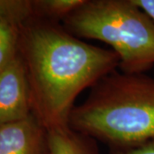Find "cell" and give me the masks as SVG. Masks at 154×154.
<instances>
[{"label":"cell","mask_w":154,"mask_h":154,"mask_svg":"<svg viewBox=\"0 0 154 154\" xmlns=\"http://www.w3.org/2000/svg\"><path fill=\"white\" fill-rule=\"evenodd\" d=\"M33 115L47 131L69 127L77 96L119 68L112 50L88 44L60 22L33 17L21 28Z\"/></svg>","instance_id":"cell-1"},{"label":"cell","mask_w":154,"mask_h":154,"mask_svg":"<svg viewBox=\"0 0 154 154\" xmlns=\"http://www.w3.org/2000/svg\"><path fill=\"white\" fill-rule=\"evenodd\" d=\"M63 26L77 38L112 47L126 74H144L154 66V21L134 0H85Z\"/></svg>","instance_id":"cell-3"},{"label":"cell","mask_w":154,"mask_h":154,"mask_svg":"<svg viewBox=\"0 0 154 154\" xmlns=\"http://www.w3.org/2000/svg\"><path fill=\"white\" fill-rule=\"evenodd\" d=\"M31 114L33 113L27 71L18 54L0 73V126L21 121Z\"/></svg>","instance_id":"cell-4"},{"label":"cell","mask_w":154,"mask_h":154,"mask_svg":"<svg viewBox=\"0 0 154 154\" xmlns=\"http://www.w3.org/2000/svg\"><path fill=\"white\" fill-rule=\"evenodd\" d=\"M134 2L154 21V0H134Z\"/></svg>","instance_id":"cell-11"},{"label":"cell","mask_w":154,"mask_h":154,"mask_svg":"<svg viewBox=\"0 0 154 154\" xmlns=\"http://www.w3.org/2000/svg\"><path fill=\"white\" fill-rule=\"evenodd\" d=\"M85 0H36L33 1L34 17L60 22Z\"/></svg>","instance_id":"cell-7"},{"label":"cell","mask_w":154,"mask_h":154,"mask_svg":"<svg viewBox=\"0 0 154 154\" xmlns=\"http://www.w3.org/2000/svg\"><path fill=\"white\" fill-rule=\"evenodd\" d=\"M51 154H99L96 140L69 127L48 131Z\"/></svg>","instance_id":"cell-6"},{"label":"cell","mask_w":154,"mask_h":154,"mask_svg":"<svg viewBox=\"0 0 154 154\" xmlns=\"http://www.w3.org/2000/svg\"><path fill=\"white\" fill-rule=\"evenodd\" d=\"M34 17L33 1L0 0V20L22 28Z\"/></svg>","instance_id":"cell-9"},{"label":"cell","mask_w":154,"mask_h":154,"mask_svg":"<svg viewBox=\"0 0 154 154\" xmlns=\"http://www.w3.org/2000/svg\"><path fill=\"white\" fill-rule=\"evenodd\" d=\"M0 154H51L48 131L33 114L2 125Z\"/></svg>","instance_id":"cell-5"},{"label":"cell","mask_w":154,"mask_h":154,"mask_svg":"<svg viewBox=\"0 0 154 154\" xmlns=\"http://www.w3.org/2000/svg\"><path fill=\"white\" fill-rule=\"evenodd\" d=\"M21 28L0 20V73L19 54Z\"/></svg>","instance_id":"cell-8"},{"label":"cell","mask_w":154,"mask_h":154,"mask_svg":"<svg viewBox=\"0 0 154 154\" xmlns=\"http://www.w3.org/2000/svg\"><path fill=\"white\" fill-rule=\"evenodd\" d=\"M110 154H154V139L128 146L110 147Z\"/></svg>","instance_id":"cell-10"},{"label":"cell","mask_w":154,"mask_h":154,"mask_svg":"<svg viewBox=\"0 0 154 154\" xmlns=\"http://www.w3.org/2000/svg\"><path fill=\"white\" fill-rule=\"evenodd\" d=\"M69 127L110 148L153 140L154 78L116 70L108 74L74 107Z\"/></svg>","instance_id":"cell-2"}]
</instances>
